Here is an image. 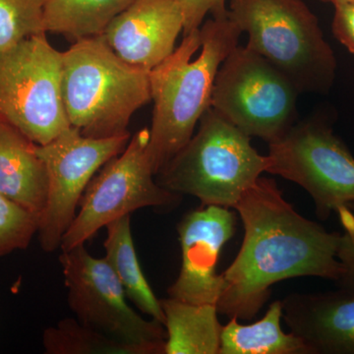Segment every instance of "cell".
<instances>
[{
    "label": "cell",
    "instance_id": "cell-1",
    "mask_svg": "<svg viewBox=\"0 0 354 354\" xmlns=\"http://www.w3.org/2000/svg\"><path fill=\"white\" fill-rule=\"evenodd\" d=\"M234 209L243 225V241L234 262L221 274L218 314L239 320L255 318L272 286L286 279H341V232H328L298 214L274 179L261 176Z\"/></svg>",
    "mask_w": 354,
    "mask_h": 354
},
{
    "label": "cell",
    "instance_id": "cell-2",
    "mask_svg": "<svg viewBox=\"0 0 354 354\" xmlns=\"http://www.w3.org/2000/svg\"><path fill=\"white\" fill-rule=\"evenodd\" d=\"M241 34L227 13L209 18L149 72L153 111L148 153L156 176L192 138L211 106L218 68Z\"/></svg>",
    "mask_w": 354,
    "mask_h": 354
},
{
    "label": "cell",
    "instance_id": "cell-3",
    "mask_svg": "<svg viewBox=\"0 0 354 354\" xmlns=\"http://www.w3.org/2000/svg\"><path fill=\"white\" fill-rule=\"evenodd\" d=\"M149 70L118 57L104 35L79 39L62 53V102L71 127L93 138L127 133L151 97Z\"/></svg>",
    "mask_w": 354,
    "mask_h": 354
},
{
    "label": "cell",
    "instance_id": "cell-4",
    "mask_svg": "<svg viewBox=\"0 0 354 354\" xmlns=\"http://www.w3.org/2000/svg\"><path fill=\"white\" fill-rule=\"evenodd\" d=\"M269 165V157L251 145V137L209 106L197 132L156 179L165 189L196 197L205 206L234 209Z\"/></svg>",
    "mask_w": 354,
    "mask_h": 354
},
{
    "label": "cell",
    "instance_id": "cell-5",
    "mask_svg": "<svg viewBox=\"0 0 354 354\" xmlns=\"http://www.w3.org/2000/svg\"><path fill=\"white\" fill-rule=\"evenodd\" d=\"M227 16L248 35L246 48L285 74L300 94L329 92L337 60L304 0H230Z\"/></svg>",
    "mask_w": 354,
    "mask_h": 354
},
{
    "label": "cell",
    "instance_id": "cell-6",
    "mask_svg": "<svg viewBox=\"0 0 354 354\" xmlns=\"http://www.w3.org/2000/svg\"><path fill=\"white\" fill-rule=\"evenodd\" d=\"M299 91L264 57L237 46L216 73L211 108L249 137L276 143L297 122Z\"/></svg>",
    "mask_w": 354,
    "mask_h": 354
},
{
    "label": "cell",
    "instance_id": "cell-7",
    "mask_svg": "<svg viewBox=\"0 0 354 354\" xmlns=\"http://www.w3.org/2000/svg\"><path fill=\"white\" fill-rule=\"evenodd\" d=\"M46 32L0 53V118L37 145H46L71 127L62 102V53Z\"/></svg>",
    "mask_w": 354,
    "mask_h": 354
},
{
    "label": "cell",
    "instance_id": "cell-8",
    "mask_svg": "<svg viewBox=\"0 0 354 354\" xmlns=\"http://www.w3.org/2000/svg\"><path fill=\"white\" fill-rule=\"evenodd\" d=\"M150 131L135 133L122 153L109 160L93 177L79 203V213L62 237L60 249L85 244L111 221L139 209H174L183 195L157 183L148 153Z\"/></svg>",
    "mask_w": 354,
    "mask_h": 354
},
{
    "label": "cell",
    "instance_id": "cell-9",
    "mask_svg": "<svg viewBox=\"0 0 354 354\" xmlns=\"http://www.w3.org/2000/svg\"><path fill=\"white\" fill-rule=\"evenodd\" d=\"M59 262L77 320L134 349L136 354H165L167 330L146 320L127 304L120 279L104 258H95L81 244L62 250Z\"/></svg>",
    "mask_w": 354,
    "mask_h": 354
},
{
    "label": "cell",
    "instance_id": "cell-10",
    "mask_svg": "<svg viewBox=\"0 0 354 354\" xmlns=\"http://www.w3.org/2000/svg\"><path fill=\"white\" fill-rule=\"evenodd\" d=\"M268 174L301 186L326 221L354 202V158L325 118L297 121L279 141L270 144Z\"/></svg>",
    "mask_w": 354,
    "mask_h": 354
},
{
    "label": "cell",
    "instance_id": "cell-11",
    "mask_svg": "<svg viewBox=\"0 0 354 354\" xmlns=\"http://www.w3.org/2000/svg\"><path fill=\"white\" fill-rule=\"evenodd\" d=\"M130 133L93 138L70 127L37 151L48 172V198L39 223V241L46 252L60 248L62 237L76 218L88 184L95 172L124 151Z\"/></svg>",
    "mask_w": 354,
    "mask_h": 354
},
{
    "label": "cell",
    "instance_id": "cell-12",
    "mask_svg": "<svg viewBox=\"0 0 354 354\" xmlns=\"http://www.w3.org/2000/svg\"><path fill=\"white\" fill-rule=\"evenodd\" d=\"M235 227L234 212L215 205H201L183 216L177 225L180 271L167 290L169 297L188 304L218 305L223 279L221 274H216V264Z\"/></svg>",
    "mask_w": 354,
    "mask_h": 354
},
{
    "label": "cell",
    "instance_id": "cell-13",
    "mask_svg": "<svg viewBox=\"0 0 354 354\" xmlns=\"http://www.w3.org/2000/svg\"><path fill=\"white\" fill-rule=\"evenodd\" d=\"M183 29L178 0H134L111 21L104 36L124 62L150 71L174 53Z\"/></svg>",
    "mask_w": 354,
    "mask_h": 354
},
{
    "label": "cell",
    "instance_id": "cell-14",
    "mask_svg": "<svg viewBox=\"0 0 354 354\" xmlns=\"http://www.w3.org/2000/svg\"><path fill=\"white\" fill-rule=\"evenodd\" d=\"M281 304L286 325L311 354H354V290L292 293Z\"/></svg>",
    "mask_w": 354,
    "mask_h": 354
},
{
    "label": "cell",
    "instance_id": "cell-15",
    "mask_svg": "<svg viewBox=\"0 0 354 354\" xmlns=\"http://www.w3.org/2000/svg\"><path fill=\"white\" fill-rule=\"evenodd\" d=\"M38 145L0 118V193L38 216L48 198V172Z\"/></svg>",
    "mask_w": 354,
    "mask_h": 354
},
{
    "label": "cell",
    "instance_id": "cell-16",
    "mask_svg": "<svg viewBox=\"0 0 354 354\" xmlns=\"http://www.w3.org/2000/svg\"><path fill=\"white\" fill-rule=\"evenodd\" d=\"M167 330L165 354H218L223 326L218 307L160 299Z\"/></svg>",
    "mask_w": 354,
    "mask_h": 354
},
{
    "label": "cell",
    "instance_id": "cell-17",
    "mask_svg": "<svg viewBox=\"0 0 354 354\" xmlns=\"http://www.w3.org/2000/svg\"><path fill=\"white\" fill-rule=\"evenodd\" d=\"M130 215L111 221L106 225L104 242L108 264L124 290L125 295L135 306L151 319L165 324V314L160 300L140 267L133 242Z\"/></svg>",
    "mask_w": 354,
    "mask_h": 354
},
{
    "label": "cell",
    "instance_id": "cell-18",
    "mask_svg": "<svg viewBox=\"0 0 354 354\" xmlns=\"http://www.w3.org/2000/svg\"><path fill=\"white\" fill-rule=\"evenodd\" d=\"M283 304L272 302L262 319L242 325L230 318L223 327L218 354H311L301 337L281 330Z\"/></svg>",
    "mask_w": 354,
    "mask_h": 354
},
{
    "label": "cell",
    "instance_id": "cell-19",
    "mask_svg": "<svg viewBox=\"0 0 354 354\" xmlns=\"http://www.w3.org/2000/svg\"><path fill=\"white\" fill-rule=\"evenodd\" d=\"M134 0H46V32L62 35L71 41L102 36L111 21Z\"/></svg>",
    "mask_w": 354,
    "mask_h": 354
},
{
    "label": "cell",
    "instance_id": "cell-20",
    "mask_svg": "<svg viewBox=\"0 0 354 354\" xmlns=\"http://www.w3.org/2000/svg\"><path fill=\"white\" fill-rule=\"evenodd\" d=\"M43 341L48 354H136L134 349L73 318L48 328Z\"/></svg>",
    "mask_w": 354,
    "mask_h": 354
},
{
    "label": "cell",
    "instance_id": "cell-21",
    "mask_svg": "<svg viewBox=\"0 0 354 354\" xmlns=\"http://www.w3.org/2000/svg\"><path fill=\"white\" fill-rule=\"evenodd\" d=\"M46 0H0V53L41 34Z\"/></svg>",
    "mask_w": 354,
    "mask_h": 354
},
{
    "label": "cell",
    "instance_id": "cell-22",
    "mask_svg": "<svg viewBox=\"0 0 354 354\" xmlns=\"http://www.w3.org/2000/svg\"><path fill=\"white\" fill-rule=\"evenodd\" d=\"M39 223L38 216L0 193V257L28 248Z\"/></svg>",
    "mask_w": 354,
    "mask_h": 354
},
{
    "label": "cell",
    "instance_id": "cell-23",
    "mask_svg": "<svg viewBox=\"0 0 354 354\" xmlns=\"http://www.w3.org/2000/svg\"><path fill=\"white\" fill-rule=\"evenodd\" d=\"M344 232H341L337 258L344 267V274L337 281L339 288L354 290V202L335 212Z\"/></svg>",
    "mask_w": 354,
    "mask_h": 354
},
{
    "label": "cell",
    "instance_id": "cell-24",
    "mask_svg": "<svg viewBox=\"0 0 354 354\" xmlns=\"http://www.w3.org/2000/svg\"><path fill=\"white\" fill-rule=\"evenodd\" d=\"M184 16V35L200 29L207 15H227V0H178Z\"/></svg>",
    "mask_w": 354,
    "mask_h": 354
},
{
    "label": "cell",
    "instance_id": "cell-25",
    "mask_svg": "<svg viewBox=\"0 0 354 354\" xmlns=\"http://www.w3.org/2000/svg\"><path fill=\"white\" fill-rule=\"evenodd\" d=\"M334 8L333 35L354 55V2H339Z\"/></svg>",
    "mask_w": 354,
    "mask_h": 354
},
{
    "label": "cell",
    "instance_id": "cell-26",
    "mask_svg": "<svg viewBox=\"0 0 354 354\" xmlns=\"http://www.w3.org/2000/svg\"><path fill=\"white\" fill-rule=\"evenodd\" d=\"M321 2H325V3H332L333 6L339 2H354V0H319Z\"/></svg>",
    "mask_w": 354,
    "mask_h": 354
}]
</instances>
